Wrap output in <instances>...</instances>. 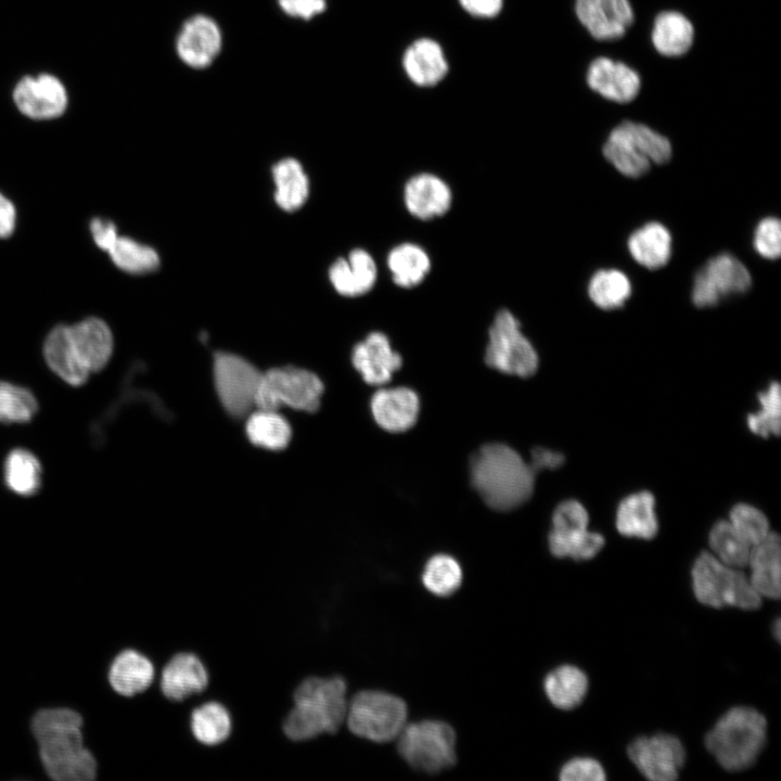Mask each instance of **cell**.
<instances>
[{
	"label": "cell",
	"instance_id": "obj_1",
	"mask_svg": "<svg viewBox=\"0 0 781 781\" xmlns=\"http://www.w3.org/2000/svg\"><path fill=\"white\" fill-rule=\"evenodd\" d=\"M46 773L55 781H91L97 761L85 746L81 716L66 707L43 708L30 724Z\"/></svg>",
	"mask_w": 781,
	"mask_h": 781
},
{
	"label": "cell",
	"instance_id": "obj_2",
	"mask_svg": "<svg viewBox=\"0 0 781 781\" xmlns=\"http://www.w3.org/2000/svg\"><path fill=\"white\" fill-rule=\"evenodd\" d=\"M347 706V683L343 677L308 675L292 692V705L281 721V731L296 743L336 733L345 722Z\"/></svg>",
	"mask_w": 781,
	"mask_h": 781
},
{
	"label": "cell",
	"instance_id": "obj_3",
	"mask_svg": "<svg viewBox=\"0 0 781 781\" xmlns=\"http://www.w3.org/2000/svg\"><path fill=\"white\" fill-rule=\"evenodd\" d=\"M471 483L494 510L508 511L526 502L535 472L514 449L500 443L483 445L470 461Z\"/></svg>",
	"mask_w": 781,
	"mask_h": 781
},
{
	"label": "cell",
	"instance_id": "obj_4",
	"mask_svg": "<svg viewBox=\"0 0 781 781\" xmlns=\"http://www.w3.org/2000/svg\"><path fill=\"white\" fill-rule=\"evenodd\" d=\"M767 735V721L753 707L735 706L727 710L705 735V746L728 771L752 766Z\"/></svg>",
	"mask_w": 781,
	"mask_h": 781
},
{
	"label": "cell",
	"instance_id": "obj_5",
	"mask_svg": "<svg viewBox=\"0 0 781 781\" xmlns=\"http://www.w3.org/2000/svg\"><path fill=\"white\" fill-rule=\"evenodd\" d=\"M691 578L693 593L704 605L756 610L761 604V597L743 572L722 563L707 551L696 556Z\"/></svg>",
	"mask_w": 781,
	"mask_h": 781
},
{
	"label": "cell",
	"instance_id": "obj_6",
	"mask_svg": "<svg viewBox=\"0 0 781 781\" xmlns=\"http://www.w3.org/2000/svg\"><path fill=\"white\" fill-rule=\"evenodd\" d=\"M603 154L620 174L637 178L648 172L651 164L667 163L671 144L643 124L623 121L609 135Z\"/></svg>",
	"mask_w": 781,
	"mask_h": 781
},
{
	"label": "cell",
	"instance_id": "obj_7",
	"mask_svg": "<svg viewBox=\"0 0 781 781\" xmlns=\"http://www.w3.org/2000/svg\"><path fill=\"white\" fill-rule=\"evenodd\" d=\"M408 709L400 697L376 690H364L349 701L346 724L351 733L373 742H388L407 724Z\"/></svg>",
	"mask_w": 781,
	"mask_h": 781
},
{
	"label": "cell",
	"instance_id": "obj_8",
	"mask_svg": "<svg viewBox=\"0 0 781 781\" xmlns=\"http://www.w3.org/2000/svg\"><path fill=\"white\" fill-rule=\"evenodd\" d=\"M397 738L400 756L417 770L435 773L456 763V733L445 721L406 724Z\"/></svg>",
	"mask_w": 781,
	"mask_h": 781
},
{
	"label": "cell",
	"instance_id": "obj_9",
	"mask_svg": "<svg viewBox=\"0 0 781 781\" xmlns=\"http://www.w3.org/2000/svg\"><path fill=\"white\" fill-rule=\"evenodd\" d=\"M323 383L315 373L295 367L273 368L261 373L256 408L278 411L282 406L315 412L320 406Z\"/></svg>",
	"mask_w": 781,
	"mask_h": 781
},
{
	"label": "cell",
	"instance_id": "obj_10",
	"mask_svg": "<svg viewBox=\"0 0 781 781\" xmlns=\"http://www.w3.org/2000/svg\"><path fill=\"white\" fill-rule=\"evenodd\" d=\"M485 361L495 370L521 377L537 371V351L508 309L499 310L489 328Z\"/></svg>",
	"mask_w": 781,
	"mask_h": 781
},
{
	"label": "cell",
	"instance_id": "obj_11",
	"mask_svg": "<svg viewBox=\"0 0 781 781\" xmlns=\"http://www.w3.org/2000/svg\"><path fill=\"white\" fill-rule=\"evenodd\" d=\"M261 373L246 359L219 351L214 356L213 374L217 396L226 411L242 418L256 406Z\"/></svg>",
	"mask_w": 781,
	"mask_h": 781
},
{
	"label": "cell",
	"instance_id": "obj_12",
	"mask_svg": "<svg viewBox=\"0 0 781 781\" xmlns=\"http://www.w3.org/2000/svg\"><path fill=\"white\" fill-rule=\"evenodd\" d=\"M751 284L752 277L744 264L722 253L710 258L695 274L692 302L701 308L712 307L729 295L744 293Z\"/></svg>",
	"mask_w": 781,
	"mask_h": 781
},
{
	"label": "cell",
	"instance_id": "obj_13",
	"mask_svg": "<svg viewBox=\"0 0 781 781\" xmlns=\"http://www.w3.org/2000/svg\"><path fill=\"white\" fill-rule=\"evenodd\" d=\"M627 754L637 769L653 781H673L686 760L681 741L671 734L657 733L635 739Z\"/></svg>",
	"mask_w": 781,
	"mask_h": 781
},
{
	"label": "cell",
	"instance_id": "obj_14",
	"mask_svg": "<svg viewBox=\"0 0 781 781\" xmlns=\"http://www.w3.org/2000/svg\"><path fill=\"white\" fill-rule=\"evenodd\" d=\"M12 95L17 110L36 120L56 118L65 112L68 104L64 85L51 74L23 77L16 84Z\"/></svg>",
	"mask_w": 781,
	"mask_h": 781
},
{
	"label": "cell",
	"instance_id": "obj_15",
	"mask_svg": "<svg viewBox=\"0 0 781 781\" xmlns=\"http://www.w3.org/2000/svg\"><path fill=\"white\" fill-rule=\"evenodd\" d=\"M209 670L205 662L192 651L171 654L161 670L158 687L165 700L182 703L208 689Z\"/></svg>",
	"mask_w": 781,
	"mask_h": 781
},
{
	"label": "cell",
	"instance_id": "obj_16",
	"mask_svg": "<svg viewBox=\"0 0 781 781\" xmlns=\"http://www.w3.org/2000/svg\"><path fill=\"white\" fill-rule=\"evenodd\" d=\"M580 23L598 40H615L625 35L633 22L628 0H576Z\"/></svg>",
	"mask_w": 781,
	"mask_h": 781
},
{
	"label": "cell",
	"instance_id": "obj_17",
	"mask_svg": "<svg viewBox=\"0 0 781 781\" xmlns=\"http://www.w3.org/2000/svg\"><path fill=\"white\" fill-rule=\"evenodd\" d=\"M176 47L179 57L187 65L197 69L205 68L220 51V29L213 18L195 15L183 24Z\"/></svg>",
	"mask_w": 781,
	"mask_h": 781
},
{
	"label": "cell",
	"instance_id": "obj_18",
	"mask_svg": "<svg viewBox=\"0 0 781 781\" xmlns=\"http://www.w3.org/2000/svg\"><path fill=\"white\" fill-rule=\"evenodd\" d=\"M351 362L364 382L382 385L401 367L402 359L384 333L372 332L354 347Z\"/></svg>",
	"mask_w": 781,
	"mask_h": 781
},
{
	"label": "cell",
	"instance_id": "obj_19",
	"mask_svg": "<svg viewBox=\"0 0 781 781\" xmlns=\"http://www.w3.org/2000/svg\"><path fill=\"white\" fill-rule=\"evenodd\" d=\"M404 203L413 217L430 220L445 215L450 209L452 192L440 177L421 172L406 182Z\"/></svg>",
	"mask_w": 781,
	"mask_h": 781
},
{
	"label": "cell",
	"instance_id": "obj_20",
	"mask_svg": "<svg viewBox=\"0 0 781 781\" xmlns=\"http://www.w3.org/2000/svg\"><path fill=\"white\" fill-rule=\"evenodd\" d=\"M589 87L603 98L627 103L632 101L641 86L638 73L622 62L598 57L587 72Z\"/></svg>",
	"mask_w": 781,
	"mask_h": 781
},
{
	"label": "cell",
	"instance_id": "obj_21",
	"mask_svg": "<svg viewBox=\"0 0 781 781\" xmlns=\"http://www.w3.org/2000/svg\"><path fill=\"white\" fill-rule=\"evenodd\" d=\"M371 411L375 422L392 433L405 432L417 421L420 401L408 387L382 388L371 399Z\"/></svg>",
	"mask_w": 781,
	"mask_h": 781
},
{
	"label": "cell",
	"instance_id": "obj_22",
	"mask_svg": "<svg viewBox=\"0 0 781 781\" xmlns=\"http://www.w3.org/2000/svg\"><path fill=\"white\" fill-rule=\"evenodd\" d=\"M329 278L338 294L356 297L373 289L377 279V266L369 252L355 248L347 257L338 258L332 264Z\"/></svg>",
	"mask_w": 781,
	"mask_h": 781
},
{
	"label": "cell",
	"instance_id": "obj_23",
	"mask_svg": "<svg viewBox=\"0 0 781 781\" xmlns=\"http://www.w3.org/2000/svg\"><path fill=\"white\" fill-rule=\"evenodd\" d=\"M155 665L145 654L126 649L119 652L110 665L107 679L119 695L132 697L145 692L155 680Z\"/></svg>",
	"mask_w": 781,
	"mask_h": 781
},
{
	"label": "cell",
	"instance_id": "obj_24",
	"mask_svg": "<svg viewBox=\"0 0 781 781\" xmlns=\"http://www.w3.org/2000/svg\"><path fill=\"white\" fill-rule=\"evenodd\" d=\"M76 353L89 372L101 371L113 353V334L101 319L87 318L69 327Z\"/></svg>",
	"mask_w": 781,
	"mask_h": 781
},
{
	"label": "cell",
	"instance_id": "obj_25",
	"mask_svg": "<svg viewBox=\"0 0 781 781\" xmlns=\"http://www.w3.org/2000/svg\"><path fill=\"white\" fill-rule=\"evenodd\" d=\"M747 564L748 577L760 597L780 598L781 545L777 533L770 532L760 542L752 546Z\"/></svg>",
	"mask_w": 781,
	"mask_h": 781
},
{
	"label": "cell",
	"instance_id": "obj_26",
	"mask_svg": "<svg viewBox=\"0 0 781 781\" xmlns=\"http://www.w3.org/2000/svg\"><path fill=\"white\" fill-rule=\"evenodd\" d=\"M615 526L625 537L654 538L658 532V521L652 492L640 490L626 496L617 505Z\"/></svg>",
	"mask_w": 781,
	"mask_h": 781
},
{
	"label": "cell",
	"instance_id": "obj_27",
	"mask_svg": "<svg viewBox=\"0 0 781 781\" xmlns=\"http://www.w3.org/2000/svg\"><path fill=\"white\" fill-rule=\"evenodd\" d=\"M188 724L192 739L205 747L223 744L233 732V716L226 704L217 700L193 707Z\"/></svg>",
	"mask_w": 781,
	"mask_h": 781
},
{
	"label": "cell",
	"instance_id": "obj_28",
	"mask_svg": "<svg viewBox=\"0 0 781 781\" xmlns=\"http://www.w3.org/2000/svg\"><path fill=\"white\" fill-rule=\"evenodd\" d=\"M589 514L581 502L575 499L559 503L552 514V526L548 546L552 555L567 558L573 547L588 530Z\"/></svg>",
	"mask_w": 781,
	"mask_h": 781
},
{
	"label": "cell",
	"instance_id": "obj_29",
	"mask_svg": "<svg viewBox=\"0 0 781 781\" xmlns=\"http://www.w3.org/2000/svg\"><path fill=\"white\" fill-rule=\"evenodd\" d=\"M43 356L49 368L67 384L80 386L87 382L90 372L76 353L68 325L60 324L50 331L43 343Z\"/></svg>",
	"mask_w": 781,
	"mask_h": 781
},
{
	"label": "cell",
	"instance_id": "obj_30",
	"mask_svg": "<svg viewBox=\"0 0 781 781\" xmlns=\"http://www.w3.org/2000/svg\"><path fill=\"white\" fill-rule=\"evenodd\" d=\"M402 63L408 77L423 87L437 84L448 71L441 47L427 38L414 41L406 50Z\"/></svg>",
	"mask_w": 781,
	"mask_h": 781
},
{
	"label": "cell",
	"instance_id": "obj_31",
	"mask_svg": "<svg viewBox=\"0 0 781 781\" xmlns=\"http://www.w3.org/2000/svg\"><path fill=\"white\" fill-rule=\"evenodd\" d=\"M631 257L648 269L665 266L671 255V235L660 222H648L633 231L627 241Z\"/></svg>",
	"mask_w": 781,
	"mask_h": 781
},
{
	"label": "cell",
	"instance_id": "obj_32",
	"mask_svg": "<svg viewBox=\"0 0 781 781\" xmlns=\"http://www.w3.org/2000/svg\"><path fill=\"white\" fill-rule=\"evenodd\" d=\"M386 264L394 283L400 287L419 285L431 270V258L423 247L405 242L387 255Z\"/></svg>",
	"mask_w": 781,
	"mask_h": 781
},
{
	"label": "cell",
	"instance_id": "obj_33",
	"mask_svg": "<svg viewBox=\"0 0 781 781\" xmlns=\"http://www.w3.org/2000/svg\"><path fill=\"white\" fill-rule=\"evenodd\" d=\"M588 687L587 675L573 665L554 668L543 680L547 697L560 709H572L579 705L587 694Z\"/></svg>",
	"mask_w": 781,
	"mask_h": 781
},
{
	"label": "cell",
	"instance_id": "obj_34",
	"mask_svg": "<svg viewBox=\"0 0 781 781\" xmlns=\"http://www.w3.org/2000/svg\"><path fill=\"white\" fill-rule=\"evenodd\" d=\"M693 37L694 29L691 22L679 12H662L654 21L652 42L663 55L678 56L684 54L691 48Z\"/></svg>",
	"mask_w": 781,
	"mask_h": 781
},
{
	"label": "cell",
	"instance_id": "obj_35",
	"mask_svg": "<svg viewBox=\"0 0 781 781\" xmlns=\"http://www.w3.org/2000/svg\"><path fill=\"white\" fill-rule=\"evenodd\" d=\"M276 184L274 200L286 212L299 208L307 200L309 183L302 165L293 158H285L272 168Z\"/></svg>",
	"mask_w": 781,
	"mask_h": 781
},
{
	"label": "cell",
	"instance_id": "obj_36",
	"mask_svg": "<svg viewBox=\"0 0 781 781\" xmlns=\"http://www.w3.org/2000/svg\"><path fill=\"white\" fill-rule=\"evenodd\" d=\"M42 468L38 458L29 450L16 448L4 461V482L16 495L28 497L41 487Z\"/></svg>",
	"mask_w": 781,
	"mask_h": 781
},
{
	"label": "cell",
	"instance_id": "obj_37",
	"mask_svg": "<svg viewBox=\"0 0 781 781\" xmlns=\"http://www.w3.org/2000/svg\"><path fill=\"white\" fill-rule=\"evenodd\" d=\"M245 431L254 445L270 450L285 448L292 435L287 421L278 411L267 409L251 412Z\"/></svg>",
	"mask_w": 781,
	"mask_h": 781
},
{
	"label": "cell",
	"instance_id": "obj_38",
	"mask_svg": "<svg viewBox=\"0 0 781 781\" xmlns=\"http://www.w3.org/2000/svg\"><path fill=\"white\" fill-rule=\"evenodd\" d=\"M588 295L597 307L613 310L624 306L629 298L631 283L620 270H598L589 280Z\"/></svg>",
	"mask_w": 781,
	"mask_h": 781
},
{
	"label": "cell",
	"instance_id": "obj_39",
	"mask_svg": "<svg viewBox=\"0 0 781 781\" xmlns=\"http://www.w3.org/2000/svg\"><path fill=\"white\" fill-rule=\"evenodd\" d=\"M708 543L713 554L722 563L735 568L747 565L752 546L728 520L714 523L708 534Z\"/></svg>",
	"mask_w": 781,
	"mask_h": 781
},
{
	"label": "cell",
	"instance_id": "obj_40",
	"mask_svg": "<svg viewBox=\"0 0 781 781\" xmlns=\"http://www.w3.org/2000/svg\"><path fill=\"white\" fill-rule=\"evenodd\" d=\"M422 582L431 593L448 597L461 586V566L451 555L443 553L433 555L424 566Z\"/></svg>",
	"mask_w": 781,
	"mask_h": 781
},
{
	"label": "cell",
	"instance_id": "obj_41",
	"mask_svg": "<svg viewBox=\"0 0 781 781\" xmlns=\"http://www.w3.org/2000/svg\"><path fill=\"white\" fill-rule=\"evenodd\" d=\"M107 253L115 266L128 273H148L159 265L158 255L152 247L127 236H118Z\"/></svg>",
	"mask_w": 781,
	"mask_h": 781
},
{
	"label": "cell",
	"instance_id": "obj_42",
	"mask_svg": "<svg viewBox=\"0 0 781 781\" xmlns=\"http://www.w3.org/2000/svg\"><path fill=\"white\" fill-rule=\"evenodd\" d=\"M759 409L746 418L750 431L763 438L778 436L781 427V390L778 382L772 381L758 393Z\"/></svg>",
	"mask_w": 781,
	"mask_h": 781
},
{
	"label": "cell",
	"instance_id": "obj_43",
	"mask_svg": "<svg viewBox=\"0 0 781 781\" xmlns=\"http://www.w3.org/2000/svg\"><path fill=\"white\" fill-rule=\"evenodd\" d=\"M37 410L38 402L29 389L0 381V422L27 423Z\"/></svg>",
	"mask_w": 781,
	"mask_h": 781
},
{
	"label": "cell",
	"instance_id": "obj_44",
	"mask_svg": "<svg viewBox=\"0 0 781 781\" xmlns=\"http://www.w3.org/2000/svg\"><path fill=\"white\" fill-rule=\"evenodd\" d=\"M728 521L751 546L760 542L771 532L764 512L748 503L734 504Z\"/></svg>",
	"mask_w": 781,
	"mask_h": 781
},
{
	"label": "cell",
	"instance_id": "obj_45",
	"mask_svg": "<svg viewBox=\"0 0 781 781\" xmlns=\"http://www.w3.org/2000/svg\"><path fill=\"white\" fill-rule=\"evenodd\" d=\"M755 251L766 259H776L781 254V223L776 217H766L754 232Z\"/></svg>",
	"mask_w": 781,
	"mask_h": 781
},
{
	"label": "cell",
	"instance_id": "obj_46",
	"mask_svg": "<svg viewBox=\"0 0 781 781\" xmlns=\"http://www.w3.org/2000/svg\"><path fill=\"white\" fill-rule=\"evenodd\" d=\"M605 778L602 765L591 757L572 758L560 770L562 781H602Z\"/></svg>",
	"mask_w": 781,
	"mask_h": 781
},
{
	"label": "cell",
	"instance_id": "obj_47",
	"mask_svg": "<svg viewBox=\"0 0 781 781\" xmlns=\"http://www.w3.org/2000/svg\"><path fill=\"white\" fill-rule=\"evenodd\" d=\"M278 3L285 14L302 20H310L327 8V0H278Z\"/></svg>",
	"mask_w": 781,
	"mask_h": 781
},
{
	"label": "cell",
	"instance_id": "obj_48",
	"mask_svg": "<svg viewBox=\"0 0 781 781\" xmlns=\"http://www.w3.org/2000/svg\"><path fill=\"white\" fill-rule=\"evenodd\" d=\"M90 233L95 245L108 252L118 239L116 226L103 218H93L90 222Z\"/></svg>",
	"mask_w": 781,
	"mask_h": 781
},
{
	"label": "cell",
	"instance_id": "obj_49",
	"mask_svg": "<svg viewBox=\"0 0 781 781\" xmlns=\"http://www.w3.org/2000/svg\"><path fill=\"white\" fill-rule=\"evenodd\" d=\"M565 461L563 453L543 447H536L532 451V461L529 463L532 470L536 473L541 470H554L560 468Z\"/></svg>",
	"mask_w": 781,
	"mask_h": 781
},
{
	"label": "cell",
	"instance_id": "obj_50",
	"mask_svg": "<svg viewBox=\"0 0 781 781\" xmlns=\"http://www.w3.org/2000/svg\"><path fill=\"white\" fill-rule=\"evenodd\" d=\"M503 0H460L463 9L478 17H492L499 13Z\"/></svg>",
	"mask_w": 781,
	"mask_h": 781
},
{
	"label": "cell",
	"instance_id": "obj_51",
	"mask_svg": "<svg viewBox=\"0 0 781 781\" xmlns=\"http://www.w3.org/2000/svg\"><path fill=\"white\" fill-rule=\"evenodd\" d=\"M16 226L14 204L0 192V239L10 236Z\"/></svg>",
	"mask_w": 781,
	"mask_h": 781
},
{
	"label": "cell",
	"instance_id": "obj_52",
	"mask_svg": "<svg viewBox=\"0 0 781 781\" xmlns=\"http://www.w3.org/2000/svg\"><path fill=\"white\" fill-rule=\"evenodd\" d=\"M772 633L774 635V637L777 638V640H779V638H780V619H779V618L776 619V622H774V624H773Z\"/></svg>",
	"mask_w": 781,
	"mask_h": 781
}]
</instances>
